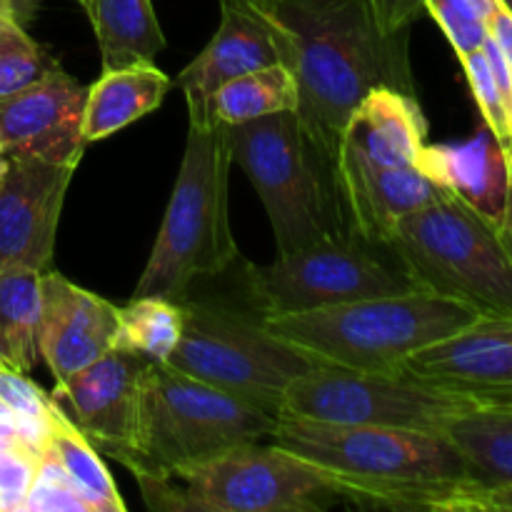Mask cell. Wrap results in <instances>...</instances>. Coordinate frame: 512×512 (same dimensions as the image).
<instances>
[{
    "label": "cell",
    "instance_id": "31",
    "mask_svg": "<svg viewBox=\"0 0 512 512\" xmlns=\"http://www.w3.org/2000/svg\"><path fill=\"white\" fill-rule=\"evenodd\" d=\"M23 512H95L50 455H40Z\"/></svg>",
    "mask_w": 512,
    "mask_h": 512
},
{
    "label": "cell",
    "instance_id": "8",
    "mask_svg": "<svg viewBox=\"0 0 512 512\" xmlns=\"http://www.w3.org/2000/svg\"><path fill=\"white\" fill-rule=\"evenodd\" d=\"M185 325L168 365L278 415L285 390L325 360L223 303L183 300Z\"/></svg>",
    "mask_w": 512,
    "mask_h": 512
},
{
    "label": "cell",
    "instance_id": "42",
    "mask_svg": "<svg viewBox=\"0 0 512 512\" xmlns=\"http://www.w3.org/2000/svg\"><path fill=\"white\" fill-rule=\"evenodd\" d=\"M508 158H510V175H512V153L508 155Z\"/></svg>",
    "mask_w": 512,
    "mask_h": 512
},
{
    "label": "cell",
    "instance_id": "20",
    "mask_svg": "<svg viewBox=\"0 0 512 512\" xmlns=\"http://www.w3.org/2000/svg\"><path fill=\"white\" fill-rule=\"evenodd\" d=\"M428 123L415 93L375 88L358 103L345 125L340 153L375 165H415L425 145ZM338 153V155H340Z\"/></svg>",
    "mask_w": 512,
    "mask_h": 512
},
{
    "label": "cell",
    "instance_id": "25",
    "mask_svg": "<svg viewBox=\"0 0 512 512\" xmlns=\"http://www.w3.org/2000/svg\"><path fill=\"white\" fill-rule=\"evenodd\" d=\"M43 455H50L63 468L70 483L80 490L95 512H125L113 475L105 468L98 448L80 433L78 425L53 400V425Z\"/></svg>",
    "mask_w": 512,
    "mask_h": 512
},
{
    "label": "cell",
    "instance_id": "28",
    "mask_svg": "<svg viewBox=\"0 0 512 512\" xmlns=\"http://www.w3.org/2000/svg\"><path fill=\"white\" fill-rule=\"evenodd\" d=\"M58 60L35 43L18 20L0 23V100L20 93L50 73Z\"/></svg>",
    "mask_w": 512,
    "mask_h": 512
},
{
    "label": "cell",
    "instance_id": "13",
    "mask_svg": "<svg viewBox=\"0 0 512 512\" xmlns=\"http://www.w3.org/2000/svg\"><path fill=\"white\" fill-rule=\"evenodd\" d=\"M73 175V165L8 158L0 178V270H50Z\"/></svg>",
    "mask_w": 512,
    "mask_h": 512
},
{
    "label": "cell",
    "instance_id": "18",
    "mask_svg": "<svg viewBox=\"0 0 512 512\" xmlns=\"http://www.w3.org/2000/svg\"><path fill=\"white\" fill-rule=\"evenodd\" d=\"M280 63L268 25L243 3V0H220V25L198 58L185 65L175 83L185 93L188 120L195 125L213 123L210 98L228 80L250 70Z\"/></svg>",
    "mask_w": 512,
    "mask_h": 512
},
{
    "label": "cell",
    "instance_id": "41",
    "mask_svg": "<svg viewBox=\"0 0 512 512\" xmlns=\"http://www.w3.org/2000/svg\"><path fill=\"white\" fill-rule=\"evenodd\" d=\"M500 3H503V5H505V8H508V10H510V13H512V0H500Z\"/></svg>",
    "mask_w": 512,
    "mask_h": 512
},
{
    "label": "cell",
    "instance_id": "24",
    "mask_svg": "<svg viewBox=\"0 0 512 512\" xmlns=\"http://www.w3.org/2000/svg\"><path fill=\"white\" fill-rule=\"evenodd\" d=\"M40 278L38 270H0V365L20 373L40 363Z\"/></svg>",
    "mask_w": 512,
    "mask_h": 512
},
{
    "label": "cell",
    "instance_id": "43",
    "mask_svg": "<svg viewBox=\"0 0 512 512\" xmlns=\"http://www.w3.org/2000/svg\"><path fill=\"white\" fill-rule=\"evenodd\" d=\"M0 178H3V175H0Z\"/></svg>",
    "mask_w": 512,
    "mask_h": 512
},
{
    "label": "cell",
    "instance_id": "23",
    "mask_svg": "<svg viewBox=\"0 0 512 512\" xmlns=\"http://www.w3.org/2000/svg\"><path fill=\"white\" fill-rule=\"evenodd\" d=\"M478 480L512 483V403H483L455 415L443 428Z\"/></svg>",
    "mask_w": 512,
    "mask_h": 512
},
{
    "label": "cell",
    "instance_id": "29",
    "mask_svg": "<svg viewBox=\"0 0 512 512\" xmlns=\"http://www.w3.org/2000/svg\"><path fill=\"white\" fill-rule=\"evenodd\" d=\"M425 10L435 18L458 58L478 50L488 38V20L500 0H423Z\"/></svg>",
    "mask_w": 512,
    "mask_h": 512
},
{
    "label": "cell",
    "instance_id": "26",
    "mask_svg": "<svg viewBox=\"0 0 512 512\" xmlns=\"http://www.w3.org/2000/svg\"><path fill=\"white\" fill-rule=\"evenodd\" d=\"M298 110V88L283 63L250 70L228 80L210 98V115L225 125H243L275 113Z\"/></svg>",
    "mask_w": 512,
    "mask_h": 512
},
{
    "label": "cell",
    "instance_id": "5",
    "mask_svg": "<svg viewBox=\"0 0 512 512\" xmlns=\"http://www.w3.org/2000/svg\"><path fill=\"white\" fill-rule=\"evenodd\" d=\"M278 415L180 373L148 363L140 378L133 443L118 463L133 475H175L223 450L270 440Z\"/></svg>",
    "mask_w": 512,
    "mask_h": 512
},
{
    "label": "cell",
    "instance_id": "15",
    "mask_svg": "<svg viewBox=\"0 0 512 512\" xmlns=\"http://www.w3.org/2000/svg\"><path fill=\"white\" fill-rule=\"evenodd\" d=\"M398 373L488 403H512V318L480 315L460 333L410 355Z\"/></svg>",
    "mask_w": 512,
    "mask_h": 512
},
{
    "label": "cell",
    "instance_id": "19",
    "mask_svg": "<svg viewBox=\"0 0 512 512\" xmlns=\"http://www.w3.org/2000/svg\"><path fill=\"white\" fill-rule=\"evenodd\" d=\"M415 165L440 190L460 198L498 228L508 208L512 175L508 150L488 125H480L468 140L423 145Z\"/></svg>",
    "mask_w": 512,
    "mask_h": 512
},
{
    "label": "cell",
    "instance_id": "27",
    "mask_svg": "<svg viewBox=\"0 0 512 512\" xmlns=\"http://www.w3.org/2000/svg\"><path fill=\"white\" fill-rule=\"evenodd\" d=\"M183 303L160 295H133L118 310L115 350L140 355L148 363H168L183 335Z\"/></svg>",
    "mask_w": 512,
    "mask_h": 512
},
{
    "label": "cell",
    "instance_id": "38",
    "mask_svg": "<svg viewBox=\"0 0 512 512\" xmlns=\"http://www.w3.org/2000/svg\"><path fill=\"white\" fill-rule=\"evenodd\" d=\"M498 235H500V240H503V245H505V250H508V255L512 258V188H510L508 208H505L503 220H500V223H498Z\"/></svg>",
    "mask_w": 512,
    "mask_h": 512
},
{
    "label": "cell",
    "instance_id": "9",
    "mask_svg": "<svg viewBox=\"0 0 512 512\" xmlns=\"http://www.w3.org/2000/svg\"><path fill=\"white\" fill-rule=\"evenodd\" d=\"M168 478L185 512H323L348 503L325 470L273 440L233 445Z\"/></svg>",
    "mask_w": 512,
    "mask_h": 512
},
{
    "label": "cell",
    "instance_id": "7",
    "mask_svg": "<svg viewBox=\"0 0 512 512\" xmlns=\"http://www.w3.org/2000/svg\"><path fill=\"white\" fill-rule=\"evenodd\" d=\"M385 245L420 288L512 318V258L498 228L455 195L405 215Z\"/></svg>",
    "mask_w": 512,
    "mask_h": 512
},
{
    "label": "cell",
    "instance_id": "39",
    "mask_svg": "<svg viewBox=\"0 0 512 512\" xmlns=\"http://www.w3.org/2000/svg\"><path fill=\"white\" fill-rule=\"evenodd\" d=\"M5 168H8V155L3 153V145H0V175L5 173Z\"/></svg>",
    "mask_w": 512,
    "mask_h": 512
},
{
    "label": "cell",
    "instance_id": "32",
    "mask_svg": "<svg viewBox=\"0 0 512 512\" xmlns=\"http://www.w3.org/2000/svg\"><path fill=\"white\" fill-rule=\"evenodd\" d=\"M40 455L15 443L0 450V512H23Z\"/></svg>",
    "mask_w": 512,
    "mask_h": 512
},
{
    "label": "cell",
    "instance_id": "30",
    "mask_svg": "<svg viewBox=\"0 0 512 512\" xmlns=\"http://www.w3.org/2000/svg\"><path fill=\"white\" fill-rule=\"evenodd\" d=\"M465 70V78H468L470 90H473V98L478 103L480 113H483V123L498 135L500 143L505 145L508 155L512 153V118L505 108V100L500 95L498 83H495V75L490 70L488 58H485L483 48L473 50L465 58H460Z\"/></svg>",
    "mask_w": 512,
    "mask_h": 512
},
{
    "label": "cell",
    "instance_id": "6",
    "mask_svg": "<svg viewBox=\"0 0 512 512\" xmlns=\"http://www.w3.org/2000/svg\"><path fill=\"white\" fill-rule=\"evenodd\" d=\"M233 163L263 200L278 255L330 238H355L328 165L305 138L295 113L233 125ZM360 240V238H358Z\"/></svg>",
    "mask_w": 512,
    "mask_h": 512
},
{
    "label": "cell",
    "instance_id": "34",
    "mask_svg": "<svg viewBox=\"0 0 512 512\" xmlns=\"http://www.w3.org/2000/svg\"><path fill=\"white\" fill-rule=\"evenodd\" d=\"M488 35L495 40V45H498L500 53H503V58L508 60L512 70V13L503 3H500L498 10L490 15Z\"/></svg>",
    "mask_w": 512,
    "mask_h": 512
},
{
    "label": "cell",
    "instance_id": "36",
    "mask_svg": "<svg viewBox=\"0 0 512 512\" xmlns=\"http://www.w3.org/2000/svg\"><path fill=\"white\" fill-rule=\"evenodd\" d=\"M35 8V0H0V23L5 20H18V23H28L30 13Z\"/></svg>",
    "mask_w": 512,
    "mask_h": 512
},
{
    "label": "cell",
    "instance_id": "35",
    "mask_svg": "<svg viewBox=\"0 0 512 512\" xmlns=\"http://www.w3.org/2000/svg\"><path fill=\"white\" fill-rule=\"evenodd\" d=\"M480 512H512V483L485 485L480 495Z\"/></svg>",
    "mask_w": 512,
    "mask_h": 512
},
{
    "label": "cell",
    "instance_id": "14",
    "mask_svg": "<svg viewBox=\"0 0 512 512\" xmlns=\"http://www.w3.org/2000/svg\"><path fill=\"white\" fill-rule=\"evenodd\" d=\"M148 360L125 350H108L103 358L55 385L50 398L98 448L118 458L130 448L138 420L140 378Z\"/></svg>",
    "mask_w": 512,
    "mask_h": 512
},
{
    "label": "cell",
    "instance_id": "4",
    "mask_svg": "<svg viewBox=\"0 0 512 512\" xmlns=\"http://www.w3.org/2000/svg\"><path fill=\"white\" fill-rule=\"evenodd\" d=\"M230 130L218 120L190 123L178 180L135 295H160L183 303L198 280L215 278L238 260L228 213Z\"/></svg>",
    "mask_w": 512,
    "mask_h": 512
},
{
    "label": "cell",
    "instance_id": "2",
    "mask_svg": "<svg viewBox=\"0 0 512 512\" xmlns=\"http://www.w3.org/2000/svg\"><path fill=\"white\" fill-rule=\"evenodd\" d=\"M270 440L325 470L358 508L480 512L488 485L443 433L278 413Z\"/></svg>",
    "mask_w": 512,
    "mask_h": 512
},
{
    "label": "cell",
    "instance_id": "22",
    "mask_svg": "<svg viewBox=\"0 0 512 512\" xmlns=\"http://www.w3.org/2000/svg\"><path fill=\"white\" fill-rule=\"evenodd\" d=\"M98 40L103 70L155 63L165 48L150 0H90L88 10Z\"/></svg>",
    "mask_w": 512,
    "mask_h": 512
},
{
    "label": "cell",
    "instance_id": "10",
    "mask_svg": "<svg viewBox=\"0 0 512 512\" xmlns=\"http://www.w3.org/2000/svg\"><path fill=\"white\" fill-rule=\"evenodd\" d=\"M488 400L405 373L318 365L285 390L280 413L320 423L443 433L448 420Z\"/></svg>",
    "mask_w": 512,
    "mask_h": 512
},
{
    "label": "cell",
    "instance_id": "17",
    "mask_svg": "<svg viewBox=\"0 0 512 512\" xmlns=\"http://www.w3.org/2000/svg\"><path fill=\"white\" fill-rule=\"evenodd\" d=\"M335 183L350 230L368 245H385L405 215L445 193L418 165H375L353 153L338 155Z\"/></svg>",
    "mask_w": 512,
    "mask_h": 512
},
{
    "label": "cell",
    "instance_id": "40",
    "mask_svg": "<svg viewBox=\"0 0 512 512\" xmlns=\"http://www.w3.org/2000/svg\"><path fill=\"white\" fill-rule=\"evenodd\" d=\"M75 3H78V5H83V8H85V10H88V5H90V0H75Z\"/></svg>",
    "mask_w": 512,
    "mask_h": 512
},
{
    "label": "cell",
    "instance_id": "37",
    "mask_svg": "<svg viewBox=\"0 0 512 512\" xmlns=\"http://www.w3.org/2000/svg\"><path fill=\"white\" fill-rule=\"evenodd\" d=\"M0 443H18V430H15V413L0 400Z\"/></svg>",
    "mask_w": 512,
    "mask_h": 512
},
{
    "label": "cell",
    "instance_id": "12",
    "mask_svg": "<svg viewBox=\"0 0 512 512\" xmlns=\"http://www.w3.org/2000/svg\"><path fill=\"white\" fill-rule=\"evenodd\" d=\"M88 88L55 65L45 78L0 100V145L8 158L73 165L83 158Z\"/></svg>",
    "mask_w": 512,
    "mask_h": 512
},
{
    "label": "cell",
    "instance_id": "21",
    "mask_svg": "<svg viewBox=\"0 0 512 512\" xmlns=\"http://www.w3.org/2000/svg\"><path fill=\"white\" fill-rule=\"evenodd\" d=\"M173 80L155 63H135L103 70L88 88L83 135L85 143L110 138L135 120L160 108Z\"/></svg>",
    "mask_w": 512,
    "mask_h": 512
},
{
    "label": "cell",
    "instance_id": "1",
    "mask_svg": "<svg viewBox=\"0 0 512 512\" xmlns=\"http://www.w3.org/2000/svg\"><path fill=\"white\" fill-rule=\"evenodd\" d=\"M243 3L268 25L298 88L300 128L335 178L345 125L360 100L383 85L415 93L410 38L385 28L373 0Z\"/></svg>",
    "mask_w": 512,
    "mask_h": 512
},
{
    "label": "cell",
    "instance_id": "3",
    "mask_svg": "<svg viewBox=\"0 0 512 512\" xmlns=\"http://www.w3.org/2000/svg\"><path fill=\"white\" fill-rule=\"evenodd\" d=\"M480 315L463 300L418 288L305 313L265 315L260 323L328 365L398 373L410 355L460 333Z\"/></svg>",
    "mask_w": 512,
    "mask_h": 512
},
{
    "label": "cell",
    "instance_id": "11",
    "mask_svg": "<svg viewBox=\"0 0 512 512\" xmlns=\"http://www.w3.org/2000/svg\"><path fill=\"white\" fill-rule=\"evenodd\" d=\"M358 238H330L278 255L270 265H245L243 283L250 305L265 315L305 313L380 295H400L420 285L380 263Z\"/></svg>",
    "mask_w": 512,
    "mask_h": 512
},
{
    "label": "cell",
    "instance_id": "33",
    "mask_svg": "<svg viewBox=\"0 0 512 512\" xmlns=\"http://www.w3.org/2000/svg\"><path fill=\"white\" fill-rule=\"evenodd\" d=\"M0 400L23 418L48 420L53 413V398L28 378V373L0 365Z\"/></svg>",
    "mask_w": 512,
    "mask_h": 512
},
{
    "label": "cell",
    "instance_id": "16",
    "mask_svg": "<svg viewBox=\"0 0 512 512\" xmlns=\"http://www.w3.org/2000/svg\"><path fill=\"white\" fill-rule=\"evenodd\" d=\"M40 290L38 353L60 385L113 350L120 308L53 268L40 278Z\"/></svg>",
    "mask_w": 512,
    "mask_h": 512
}]
</instances>
